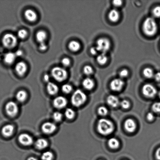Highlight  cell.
<instances>
[{
    "instance_id": "cell-1",
    "label": "cell",
    "mask_w": 160,
    "mask_h": 160,
    "mask_svg": "<svg viewBox=\"0 0 160 160\" xmlns=\"http://www.w3.org/2000/svg\"><path fill=\"white\" fill-rule=\"evenodd\" d=\"M157 25L156 20L152 17H148L144 21L142 29L146 35L152 37L157 32Z\"/></svg>"
},
{
    "instance_id": "cell-2",
    "label": "cell",
    "mask_w": 160,
    "mask_h": 160,
    "mask_svg": "<svg viewBox=\"0 0 160 160\" xmlns=\"http://www.w3.org/2000/svg\"><path fill=\"white\" fill-rule=\"evenodd\" d=\"M114 129L113 123L106 119H101L98 121L97 130L100 134L103 135H109L113 132Z\"/></svg>"
},
{
    "instance_id": "cell-3",
    "label": "cell",
    "mask_w": 160,
    "mask_h": 160,
    "mask_svg": "<svg viewBox=\"0 0 160 160\" xmlns=\"http://www.w3.org/2000/svg\"><path fill=\"white\" fill-rule=\"evenodd\" d=\"M87 99V96L85 92L80 89H77L74 92L71 98L72 104L76 107L82 106Z\"/></svg>"
},
{
    "instance_id": "cell-4",
    "label": "cell",
    "mask_w": 160,
    "mask_h": 160,
    "mask_svg": "<svg viewBox=\"0 0 160 160\" xmlns=\"http://www.w3.org/2000/svg\"><path fill=\"white\" fill-rule=\"evenodd\" d=\"M51 75L54 79L59 82L65 81L68 76L66 70L60 67H55L53 68Z\"/></svg>"
},
{
    "instance_id": "cell-5",
    "label": "cell",
    "mask_w": 160,
    "mask_h": 160,
    "mask_svg": "<svg viewBox=\"0 0 160 160\" xmlns=\"http://www.w3.org/2000/svg\"><path fill=\"white\" fill-rule=\"evenodd\" d=\"M2 42L3 45L6 48L12 49L16 46L17 39L13 34H6L3 37Z\"/></svg>"
},
{
    "instance_id": "cell-6",
    "label": "cell",
    "mask_w": 160,
    "mask_h": 160,
    "mask_svg": "<svg viewBox=\"0 0 160 160\" xmlns=\"http://www.w3.org/2000/svg\"><path fill=\"white\" fill-rule=\"evenodd\" d=\"M111 47V43L109 40L105 38H102L97 40L96 48L98 52L106 54L109 51Z\"/></svg>"
},
{
    "instance_id": "cell-7",
    "label": "cell",
    "mask_w": 160,
    "mask_h": 160,
    "mask_svg": "<svg viewBox=\"0 0 160 160\" xmlns=\"http://www.w3.org/2000/svg\"><path fill=\"white\" fill-rule=\"evenodd\" d=\"M142 92L143 95L148 98H153L157 94L156 88L150 84H146L143 86L142 88Z\"/></svg>"
},
{
    "instance_id": "cell-8",
    "label": "cell",
    "mask_w": 160,
    "mask_h": 160,
    "mask_svg": "<svg viewBox=\"0 0 160 160\" xmlns=\"http://www.w3.org/2000/svg\"><path fill=\"white\" fill-rule=\"evenodd\" d=\"M5 111L8 115L11 117H15L18 112V105L13 101L8 102L6 105Z\"/></svg>"
},
{
    "instance_id": "cell-9",
    "label": "cell",
    "mask_w": 160,
    "mask_h": 160,
    "mask_svg": "<svg viewBox=\"0 0 160 160\" xmlns=\"http://www.w3.org/2000/svg\"><path fill=\"white\" fill-rule=\"evenodd\" d=\"M18 142L22 145L25 146H30L34 142L32 137L27 134H22L20 135L18 138Z\"/></svg>"
},
{
    "instance_id": "cell-10",
    "label": "cell",
    "mask_w": 160,
    "mask_h": 160,
    "mask_svg": "<svg viewBox=\"0 0 160 160\" xmlns=\"http://www.w3.org/2000/svg\"><path fill=\"white\" fill-rule=\"evenodd\" d=\"M41 129L44 133L47 134H52L56 129V126L54 123L46 122L42 125Z\"/></svg>"
},
{
    "instance_id": "cell-11",
    "label": "cell",
    "mask_w": 160,
    "mask_h": 160,
    "mask_svg": "<svg viewBox=\"0 0 160 160\" xmlns=\"http://www.w3.org/2000/svg\"><path fill=\"white\" fill-rule=\"evenodd\" d=\"M67 103L66 98L63 96L56 97L53 100V104L55 108L58 109H62L65 108Z\"/></svg>"
},
{
    "instance_id": "cell-12",
    "label": "cell",
    "mask_w": 160,
    "mask_h": 160,
    "mask_svg": "<svg viewBox=\"0 0 160 160\" xmlns=\"http://www.w3.org/2000/svg\"><path fill=\"white\" fill-rule=\"evenodd\" d=\"M124 85V82L121 79H116L112 80L111 82L110 87L111 89L115 92L120 91Z\"/></svg>"
},
{
    "instance_id": "cell-13",
    "label": "cell",
    "mask_w": 160,
    "mask_h": 160,
    "mask_svg": "<svg viewBox=\"0 0 160 160\" xmlns=\"http://www.w3.org/2000/svg\"><path fill=\"white\" fill-rule=\"evenodd\" d=\"M135 122L132 119L129 118L125 121L124 123L125 129L130 133L134 132L136 128Z\"/></svg>"
},
{
    "instance_id": "cell-14",
    "label": "cell",
    "mask_w": 160,
    "mask_h": 160,
    "mask_svg": "<svg viewBox=\"0 0 160 160\" xmlns=\"http://www.w3.org/2000/svg\"><path fill=\"white\" fill-rule=\"evenodd\" d=\"M15 69L16 72L19 76H23L27 70V66L24 62H20L17 64Z\"/></svg>"
},
{
    "instance_id": "cell-15",
    "label": "cell",
    "mask_w": 160,
    "mask_h": 160,
    "mask_svg": "<svg viewBox=\"0 0 160 160\" xmlns=\"http://www.w3.org/2000/svg\"><path fill=\"white\" fill-rule=\"evenodd\" d=\"M14 128L13 125L11 124H8L3 126L1 130V132L3 135L5 137H10L13 134Z\"/></svg>"
},
{
    "instance_id": "cell-16",
    "label": "cell",
    "mask_w": 160,
    "mask_h": 160,
    "mask_svg": "<svg viewBox=\"0 0 160 160\" xmlns=\"http://www.w3.org/2000/svg\"><path fill=\"white\" fill-rule=\"evenodd\" d=\"M106 101H107L108 105L112 108L117 107L120 104L118 97L115 95L109 96L107 97Z\"/></svg>"
},
{
    "instance_id": "cell-17",
    "label": "cell",
    "mask_w": 160,
    "mask_h": 160,
    "mask_svg": "<svg viewBox=\"0 0 160 160\" xmlns=\"http://www.w3.org/2000/svg\"><path fill=\"white\" fill-rule=\"evenodd\" d=\"M24 15L26 19L29 22H34L37 20V14L32 9H28L26 10L25 11Z\"/></svg>"
},
{
    "instance_id": "cell-18",
    "label": "cell",
    "mask_w": 160,
    "mask_h": 160,
    "mask_svg": "<svg viewBox=\"0 0 160 160\" xmlns=\"http://www.w3.org/2000/svg\"><path fill=\"white\" fill-rule=\"evenodd\" d=\"M47 91L50 95H56L59 92V87L54 83L49 82L47 86Z\"/></svg>"
},
{
    "instance_id": "cell-19",
    "label": "cell",
    "mask_w": 160,
    "mask_h": 160,
    "mask_svg": "<svg viewBox=\"0 0 160 160\" xmlns=\"http://www.w3.org/2000/svg\"><path fill=\"white\" fill-rule=\"evenodd\" d=\"M120 13L116 9H112L109 14V18L110 21L113 22H116L120 18Z\"/></svg>"
},
{
    "instance_id": "cell-20",
    "label": "cell",
    "mask_w": 160,
    "mask_h": 160,
    "mask_svg": "<svg viewBox=\"0 0 160 160\" xmlns=\"http://www.w3.org/2000/svg\"><path fill=\"white\" fill-rule=\"evenodd\" d=\"M82 85L87 90H91L95 86V82L90 78H86L83 81Z\"/></svg>"
},
{
    "instance_id": "cell-21",
    "label": "cell",
    "mask_w": 160,
    "mask_h": 160,
    "mask_svg": "<svg viewBox=\"0 0 160 160\" xmlns=\"http://www.w3.org/2000/svg\"><path fill=\"white\" fill-rule=\"evenodd\" d=\"M16 57V56L15 53L12 52L8 53L4 56V62L7 65H11L15 62Z\"/></svg>"
},
{
    "instance_id": "cell-22",
    "label": "cell",
    "mask_w": 160,
    "mask_h": 160,
    "mask_svg": "<svg viewBox=\"0 0 160 160\" xmlns=\"http://www.w3.org/2000/svg\"><path fill=\"white\" fill-rule=\"evenodd\" d=\"M36 148L39 150H43L46 148L48 142L45 139L40 138L37 139L35 143Z\"/></svg>"
},
{
    "instance_id": "cell-23",
    "label": "cell",
    "mask_w": 160,
    "mask_h": 160,
    "mask_svg": "<svg viewBox=\"0 0 160 160\" xmlns=\"http://www.w3.org/2000/svg\"><path fill=\"white\" fill-rule=\"evenodd\" d=\"M36 38L38 42L40 43L45 42L47 38L46 32L42 30L39 31L36 34Z\"/></svg>"
},
{
    "instance_id": "cell-24",
    "label": "cell",
    "mask_w": 160,
    "mask_h": 160,
    "mask_svg": "<svg viewBox=\"0 0 160 160\" xmlns=\"http://www.w3.org/2000/svg\"><path fill=\"white\" fill-rule=\"evenodd\" d=\"M81 48V45L79 42L76 41H72L69 44V48L70 51L76 52L79 51Z\"/></svg>"
},
{
    "instance_id": "cell-25",
    "label": "cell",
    "mask_w": 160,
    "mask_h": 160,
    "mask_svg": "<svg viewBox=\"0 0 160 160\" xmlns=\"http://www.w3.org/2000/svg\"><path fill=\"white\" fill-rule=\"evenodd\" d=\"M27 93L26 91L20 90L17 92L16 96V98L17 101L20 102H23L27 98Z\"/></svg>"
},
{
    "instance_id": "cell-26",
    "label": "cell",
    "mask_w": 160,
    "mask_h": 160,
    "mask_svg": "<svg viewBox=\"0 0 160 160\" xmlns=\"http://www.w3.org/2000/svg\"><path fill=\"white\" fill-rule=\"evenodd\" d=\"M108 145L111 148L116 149L118 148L120 146V142L115 138H111L108 141Z\"/></svg>"
},
{
    "instance_id": "cell-27",
    "label": "cell",
    "mask_w": 160,
    "mask_h": 160,
    "mask_svg": "<svg viewBox=\"0 0 160 160\" xmlns=\"http://www.w3.org/2000/svg\"><path fill=\"white\" fill-rule=\"evenodd\" d=\"M108 60L107 56L105 53H101L97 58V61L100 65H103L106 63Z\"/></svg>"
},
{
    "instance_id": "cell-28",
    "label": "cell",
    "mask_w": 160,
    "mask_h": 160,
    "mask_svg": "<svg viewBox=\"0 0 160 160\" xmlns=\"http://www.w3.org/2000/svg\"><path fill=\"white\" fill-rule=\"evenodd\" d=\"M143 74L144 76L147 79H151L154 77V72L152 68H146L143 70Z\"/></svg>"
},
{
    "instance_id": "cell-29",
    "label": "cell",
    "mask_w": 160,
    "mask_h": 160,
    "mask_svg": "<svg viewBox=\"0 0 160 160\" xmlns=\"http://www.w3.org/2000/svg\"><path fill=\"white\" fill-rule=\"evenodd\" d=\"M65 114L67 118L71 120L75 117V111L71 108H67L65 111Z\"/></svg>"
},
{
    "instance_id": "cell-30",
    "label": "cell",
    "mask_w": 160,
    "mask_h": 160,
    "mask_svg": "<svg viewBox=\"0 0 160 160\" xmlns=\"http://www.w3.org/2000/svg\"><path fill=\"white\" fill-rule=\"evenodd\" d=\"M53 158V154L51 152L46 151L42 154L41 159L42 160H52Z\"/></svg>"
},
{
    "instance_id": "cell-31",
    "label": "cell",
    "mask_w": 160,
    "mask_h": 160,
    "mask_svg": "<svg viewBox=\"0 0 160 160\" xmlns=\"http://www.w3.org/2000/svg\"><path fill=\"white\" fill-rule=\"evenodd\" d=\"M63 115L60 112H55L53 115V118L55 122H59L62 120Z\"/></svg>"
},
{
    "instance_id": "cell-32",
    "label": "cell",
    "mask_w": 160,
    "mask_h": 160,
    "mask_svg": "<svg viewBox=\"0 0 160 160\" xmlns=\"http://www.w3.org/2000/svg\"><path fill=\"white\" fill-rule=\"evenodd\" d=\"M62 91L64 93L68 94L70 93L73 89V88L70 84H65L62 86Z\"/></svg>"
},
{
    "instance_id": "cell-33",
    "label": "cell",
    "mask_w": 160,
    "mask_h": 160,
    "mask_svg": "<svg viewBox=\"0 0 160 160\" xmlns=\"http://www.w3.org/2000/svg\"><path fill=\"white\" fill-rule=\"evenodd\" d=\"M152 109L156 113L160 114V102H155L152 106Z\"/></svg>"
},
{
    "instance_id": "cell-34",
    "label": "cell",
    "mask_w": 160,
    "mask_h": 160,
    "mask_svg": "<svg viewBox=\"0 0 160 160\" xmlns=\"http://www.w3.org/2000/svg\"><path fill=\"white\" fill-rule=\"evenodd\" d=\"M84 72L85 74L89 76L93 73V69L90 66L86 65L84 67Z\"/></svg>"
},
{
    "instance_id": "cell-35",
    "label": "cell",
    "mask_w": 160,
    "mask_h": 160,
    "mask_svg": "<svg viewBox=\"0 0 160 160\" xmlns=\"http://www.w3.org/2000/svg\"><path fill=\"white\" fill-rule=\"evenodd\" d=\"M18 37L20 39H24L27 37V31L24 29H20L18 31Z\"/></svg>"
},
{
    "instance_id": "cell-36",
    "label": "cell",
    "mask_w": 160,
    "mask_h": 160,
    "mask_svg": "<svg viewBox=\"0 0 160 160\" xmlns=\"http://www.w3.org/2000/svg\"><path fill=\"white\" fill-rule=\"evenodd\" d=\"M152 13L153 16L156 18H160V6H157L155 7L153 9Z\"/></svg>"
},
{
    "instance_id": "cell-37",
    "label": "cell",
    "mask_w": 160,
    "mask_h": 160,
    "mask_svg": "<svg viewBox=\"0 0 160 160\" xmlns=\"http://www.w3.org/2000/svg\"><path fill=\"white\" fill-rule=\"evenodd\" d=\"M98 112L100 115L106 116L108 113V109L104 106L100 107L98 109Z\"/></svg>"
},
{
    "instance_id": "cell-38",
    "label": "cell",
    "mask_w": 160,
    "mask_h": 160,
    "mask_svg": "<svg viewBox=\"0 0 160 160\" xmlns=\"http://www.w3.org/2000/svg\"><path fill=\"white\" fill-rule=\"evenodd\" d=\"M121 106L123 109H127L130 107V103L129 101L127 100H123L120 103Z\"/></svg>"
},
{
    "instance_id": "cell-39",
    "label": "cell",
    "mask_w": 160,
    "mask_h": 160,
    "mask_svg": "<svg viewBox=\"0 0 160 160\" xmlns=\"http://www.w3.org/2000/svg\"><path fill=\"white\" fill-rule=\"evenodd\" d=\"M62 63L65 67H68L70 64V61L68 58H64L62 61Z\"/></svg>"
},
{
    "instance_id": "cell-40",
    "label": "cell",
    "mask_w": 160,
    "mask_h": 160,
    "mask_svg": "<svg viewBox=\"0 0 160 160\" xmlns=\"http://www.w3.org/2000/svg\"><path fill=\"white\" fill-rule=\"evenodd\" d=\"M128 75V71L127 70L123 69L120 73V76L122 78H126Z\"/></svg>"
},
{
    "instance_id": "cell-41",
    "label": "cell",
    "mask_w": 160,
    "mask_h": 160,
    "mask_svg": "<svg viewBox=\"0 0 160 160\" xmlns=\"http://www.w3.org/2000/svg\"><path fill=\"white\" fill-rule=\"evenodd\" d=\"M47 48H48V46L46 45V44L45 43V42H43V43H40V45H39V49L41 51H45L47 49Z\"/></svg>"
},
{
    "instance_id": "cell-42",
    "label": "cell",
    "mask_w": 160,
    "mask_h": 160,
    "mask_svg": "<svg viewBox=\"0 0 160 160\" xmlns=\"http://www.w3.org/2000/svg\"><path fill=\"white\" fill-rule=\"evenodd\" d=\"M123 4V1L121 0H115L113 1V4L116 7H120Z\"/></svg>"
},
{
    "instance_id": "cell-43",
    "label": "cell",
    "mask_w": 160,
    "mask_h": 160,
    "mask_svg": "<svg viewBox=\"0 0 160 160\" xmlns=\"http://www.w3.org/2000/svg\"><path fill=\"white\" fill-rule=\"evenodd\" d=\"M147 119L149 121H152L155 119V116L152 112H149L147 115Z\"/></svg>"
},
{
    "instance_id": "cell-44",
    "label": "cell",
    "mask_w": 160,
    "mask_h": 160,
    "mask_svg": "<svg viewBox=\"0 0 160 160\" xmlns=\"http://www.w3.org/2000/svg\"><path fill=\"white\" fill-rule=\"evenodd\" d=\"M96 47H92L90 49V52L92 55H95L98 52Z\"/></svg>"
},
{
    "instance_id": "cell-45",
    "label": "cell",
    "mask_w": 160,
    "mask_h": 160,
    "mask_svg": "<svg viewBox=\"0 0 160 160\" xmlns=\"http://www.w3.org/2000/svg\"><path fill=\"white\" fill-rule=\"evenodd\" d=\"M153 78L157 82H160V72H158L155 74Z\"/></svg>"
},
{
    "instance_id": "cell-46",
    "label": "cell",
    "mask_w": 160,
    "mask_h": 160,
    "mask_svg": "<svg viewBox=\"0 0 160 160\" xmlns=\"http://www.w3.org/2000/svg\"><path fill=\"white\" fill-rule=\"evenodd\" d=\"M156 158L157 160H160V147L156 150Z\"/></svg>"
},
{
    "instance_id": "cell-47",
    "label": "cell",
    "mask_w": 160,
    "mask_h": 160,
    "mask_svg": "<svg viewBox=\"0 0 160 160\" xmlns=\"http://www.w3.org/2000/svg\"><path fill=\"white\" fill-rule=\"evenodd\" d=\"M16 56L20 57L23 55V52L21 50H18L15 53Z\"/></svg>"
},
{
    "instance_id": "cell-48",
    "label": "cell",
    "mask_w": 160,
    "mask_h": 160,
    "mask_svg": "<svg viewBox=\"0 0 160 160\" xmlns=\"http://www.w3.org/2000/svg\"><path fill=\"white\" fill-rule=\"evenodd\" d=\"M44 80L46 82H49V75L48 74H45V76H44Z\"/></svg>"
},
{
    "instance_id": "cell-49",
    "label": "cell",
    "mask_w": 160,
    "mask_h": 160,
    "mask_svg": "<svg viewBox=\"0 0 160 160\" xmlns=\"http://www.w3.org/2000/svg\"><path fill=\"white\" fill-rule=\"evenodd\" d=\"M27 160H38V159L37 158L33 157H30L28 158Z\"/></svg>"
},
{
    "instance_id": "cell-50",
    "label": "cell",
    "mask_w": 160,
    "mask_h": 160,
    "mask_svg": "<svg viewBox=\"0 0 160 160\" xmlns=\"http://www.w3.org/2000/svg\"><path fill=\"white\" fill-rule=\"evenodd\" d=\"M158 96H159V98H160V92H158Z\"/></svg>"
},
{
    "instance_id": "cell-51",
    "label": "cell",
    "mask_w": 160,
    "mask_h": 160,
    "mask_svg": "<svg viewBox=\"0 0 160 160\" xmlns=\"http://www.w3.org/2000/svg\"></svg>"
}]
</instances>
